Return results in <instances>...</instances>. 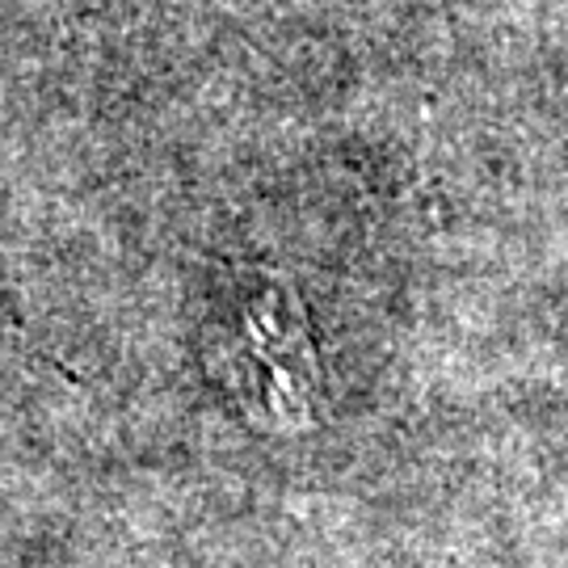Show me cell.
<instances>
[{
    "instance_id": "6da1fadb",
    "label": "cell",
    "mask_w": 568,
    "mask_h": 568,
    "mask_svg": "<svg viewBox=\"0 0 568 568\" xmlns=\"http://www.w3.org/2000/svg\"><path fill=\"white\" fill-rule=\"evenodd\" d=\"M206 366L248 426L304 434L321 417V354L295 286L270 270H244L206 325Z\"/></svg>"
}]
</instances>
